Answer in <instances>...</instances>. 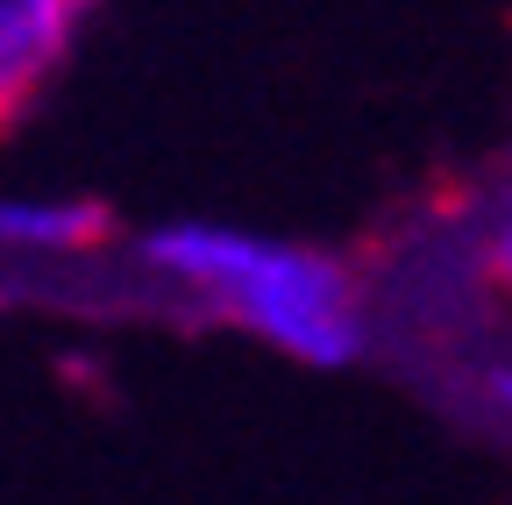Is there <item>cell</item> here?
Returning <instances> with one entry per match:
<instances>
[{
	"instance_id": "cell-1",
	"label": "cell",
	"mask_w": 512,
	"mask_h": 505,
	"mask_svg": "<svg viewBox=\"0 0 512 505\" xmlns=\"http://www.w3.org/2000/svg\"><path fill=\"white\" fill-rule=\"evenodd\" d=\"M143 257H150V271L200 285L242 328H256L264 342H278L306 363H349L363 342L349 271L313 257V249L256 242V235H235L214 221H178V228H157L143 242Z\"/></svg>"
},
{
	"instance_id": "cell-2",
	"label": "cell",
	"mask_w": 512,
	"mask_h": 505,
	"mask_svg": "<svg viewBox=\"0 0 512 505\" xmlns=\"http://www.w3.org/2000/svg\"><path fill=\"white\" fill-rule=\"evenodd\" d=\"M86 0H0V121H15L57 72Z\"/></svg>"
},
{
	"instance_id": "cell-3",
	"label": "cell",
	"mask_w": 512,
	"mask_h": 505,
	"mask_svg": "<svg viewBox=\"0 0 512 505\" xmlns=\"http://www.w3.org/2000/svg\"><path fill=\"white\" fill-rule=\"evenodd\" d=\"M114 228L93 200H0V242L8 249H93Z\"/></svg>"
},
{
	"instance_id": "cell-4",
	"label": "cell",
	"mask_w": 512,
	"mask_h": 505,
	"mask_svg": "<svg viewBox=\"0 0 512 505\" xmlns=\"http://www.w3.org/2000/svg\"><path fill=\"white\" fill-rule=\"evenodd\" d=\"M491 278H498V292L512 299V207H505L498 228H491Z\"/></svg>"
},
{
	"instance_id": "cell-5",
	"label": "cell",
	"mask_w": 512,
	"mask_h": 505,
	"mask_svg": "<svg viewBox=\"0 0 512 505\" xmlns=\"http://www.w3.org/2000/svg\"><path fill=\"white\" fill-rule=\"evenodd\" d=\"M484 392H491V406L512 420V363H498V370H484Z\"/></svg>"
}]
</instances>
